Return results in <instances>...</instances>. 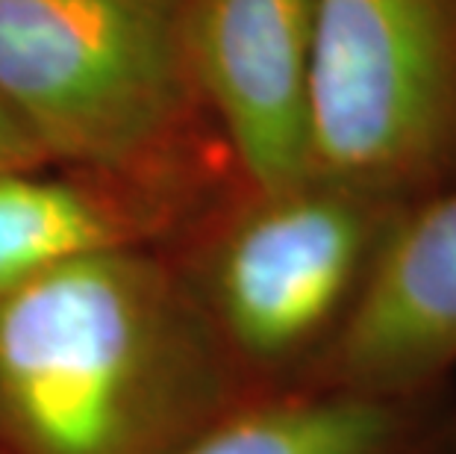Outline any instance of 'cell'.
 Returning a JSON list of instances; mask_svg holds the SVG:
<instances>
[{
    "label": "cell",
    "instance_id": "cell-8",
    "mask_svg": "<svg viewBox=\"0 0 456 454\" xmlns=\"http://www.w3.org/2000/svg\"><path fill=\"white\" fill-rule=\"evenodd\" d=\"M189 227L165 201L92 171H0V295L71 260L168 248Z\"/></svg>",
    "mask_w": 456,
    "mask_h": 454
},
{
    "label": "cell",
    "instance_id": "cell-1",
    "mask_svg": "<svg viewBox=\"0 0 456 454\" xmlns=\"http://www.w3.org/2000/svg\"><path fill=\"white\" fill-rule=\"evenodd\" d=\"M241 399L168 248L0 295V454H171Z\"/></svg>",
    "mask_w": 456,
    "mask_h": 454
},
{
    "label": "cell",
    "instance_id": "cell-6",
    "mask_svg": "<svg viewBox=\"0 0 456 454\" xmlns=\"http://www.w3.org/2000/svg\"><path fill=\"white\" fill-rule=\"evenodd\" d=\"M456 372V183L410 204L356 313L304 386L410 395Z\"/></svg>",
    "mask_w": 456,
    "mask_h": 454
},
{
    "label": "cell",
    "instance_id": "cell-4",
    "mask_svg": "<svg viewBox=\"0 0 456 454\" xmlns=\"http://www.w3.org/2000/svg\"><path fill=\"white\" fill-rule=\"evenodd\" d=\"M313 175L415 204L456 183V0H315Z\"/></svg>",
    "mask_w": 456,
    "mask_h": 454
},
{
    "label": "cell",
    "instance_id": "cell-7",
    "mask_svg": "<svg viewBox=\"0 0 456 454\" xmlns=\"http://www.w3.org/2000/svg\"><path fill=\"white\" fill-rule=\"evenodd\" d=\"M171 454H456V390L371 395L295 386L254 395Z\"/></svg>",
    "mask_w": 456,
    "mask_h": 454
},
{
    "label": "cell",
    "instance_id": "cell-2",
    "mask_svg": "<svg viewBox=\"0 0 456 454\" xmlns=\"http://www.w3.org/2000/svg\"><path fill=\"white\" fill-rule=\"evenodd\" d=\"M0 101L51 166L148 192L191 227L248 186L191 69L186 0H0Z\"/></svg>",
    "mask_w": 456,
    "mask_h": 454
},
{
    "label": "cell",
    "instance_id": "cell-3",
    "mask_svg": "<svg viewBox=\"0 0 456 454\" xmlns=\"http://www.w3.org/2000/svg\"><path fill=\"white\" fill-rule=\"evenodd\" d=\"M406 207L306 175L277 189L241 186L168 245L248 399L313 378Z\"/></svg>",
    "mask_w": 456,
    "mask_h": 454
},
{
    "label": "cell",
    "instance_id": "cell-9",
    "mask_svg": "<svg viewBox=\"0 0 456 454\" xmlns=\"http://www.w3.org/2000/svg\"><path fill=\"white\" fill-rule=\"evenodd\" d=\"M51 166L45 151L27 133L21 121L9 112V106L0 101V171H21Z\"/></svg>",
    "mask_w": 456,
    "mask_h": 454
},
{
    "label": "cell",
    "instance_id": "cell-5",
    "mask_svg": "<svg viewBox=\"0 0 456 454\" xmlns=\"http://www.w3.org/2000/svg\"><path fill=\"white\" fill-rule=\"evenodd\" d=\"M198 86L250 189L313 175L315 0H186Z\"/></svg>",
    "mask_w": 456,
    "mask_h": 454
}]
</instances>
